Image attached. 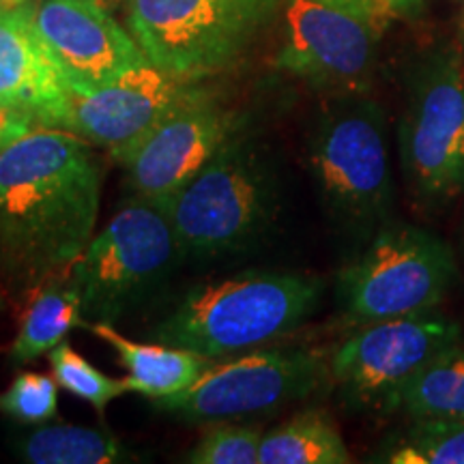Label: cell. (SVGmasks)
Wrapping results in <instances>:
<instances>
[{
	"mask_svg": "<svg viewBox=\"0 0 464 464\" xmlns=\"http://www.w3.org/2000/svg\"><path fill=\"white\" fill-rule=\"evenodd\" d=\"M89 144L37 127L0 150V235L28 284L65 274L95 235L102 168Z\"/></svg>",
	"mask_w": 464,
	"mask_h": 464,
	"instance_id": "obj_1",
	"label": "cell"
},
{
	"mask_svg": "<svg viewBox=\"0 0 464 464\" xmlns=\"http://www.w3.org/2000/svg\"><path fill=\"white\" fill-rule=\"evenodd\" d=\"M321 295L323 280L314 276L246 271L189 290L153 334L213 362L230 359L297 329Z\"/></svg>",
	"mask_w": 464,
	"mask_h": 464,
	"instance_id": "obj_2",
	"label": "cell"
},
{
	"mask_svg": "<svg viewBox=\"0 0 464 464\" xmlns=\"http://www.w3.org/2000/svg\"><path fill=\"white\" fill-rule=\"evenodd\" d=\"M450 243L413 224L385 222L338 274V301L351 323L368 324L437 310L458 284Z\"/></svg>",
	"mask_w": 464,
	"mask_h": 464,
	"instance_id": "obj_3",
	"label": "cell"
},
{
	"mask_svg": "<svg viewBox=\"0 0 464 464\" xmlns=\"http://www.w3.org/2000/svg\"><path fill=\"white\" fill-rule=\"evenodd\" d=\"M307 164L324 207L342 224L374 228L387 222L393 179L379 103L357 92L329 103L312 127Z\"/></svg>",
	"mask_w": 464,
	"mask_h": 464,
	"instance_id": "obj_4",
	"label": "cell"
},
{
	"mask_svg": "<svg viewBox=\"0 0 464 464\" xmlns=\"http://www.w3.org/2000/svg\"><path fill=\"white\" fill-rule=\"evenodd\" d=\"M274 179L249 140L235 133L168 202L179 249L196 258L239 252L274 216Z\"/></svg>",
	"mask_w": 464,
	"mask_h": 464,
	"instance_id": "obj_5",
	"label": "cell"
},
{
	"mask_svg": "<svg viewBox=\"0 0 464 464\" xmlns=\"http://www.w3.org/2000/svg\"><path fill=\"white\" fill-rule=\"evenodd\" d=\"M282 0H130L127 26L161 72L198 82L246 54Z\"/></svg>",
	"mask_w": 464,
	"mask_h": 464,
	"instance_id": "obj_6",
	"label": "cell"
},
{
	"mask_svg": "<svg viewBox=\"0 0 464 464\" xmlns=\"http://www.w3.org/2000/svg\"><path fill=\"white\" fill-rule=\"evenodd\" d=\"M398 144L417 202L445 205L464 189V67L454 48L434 50L415 67Z\"/></svg>",
	"mask_w": 464,
	"mask_h": 464,
	"instance_id": "obj_7",
	"label": "cell"
},
{
	"mask_svg": "<svg viewBox=\"0 0 464 464\" xmlns=\"http://www.w3.org/2000/svg\"><path fill=\"white\" fill-rule=\"evenodd\" d=\"M179 249L164 207L136 198L92 235L65 271L84 321H119L166 274Z\"/></svg>",
	"mask_w": 464,
	"mask_h": 464,
	"instance_id": "obj_8",
	"label": "cell"
},
{
	"mask_svg": "<svg viewBox=\"0 0 464 464\" xmlns=\"http://www.w3.org/2000/svg\"><path fill=\"white\" fill-rule=\"evenodd\" d=\"M327 376L329 363L305 348L249 351L213 363L188 390L155 406L194 423L243 420L312 396Z\"/></svg>",
	"mask_w": 464,
	"mask_h": 464,
	"instance_id": "obj_9",
	"label": "cell"
},
{
	"mask_svg": "<svg viewBox=\"0 0 464 464\" xmlns=\"http://www.w3.org/2000/svg\"><path fill=\"white\" fill-rule=\"evenodd\" d=\"M458 342L460 324L437 310L359 324L334 351L329 376L351 404L393 411L404 387Z\"/></svg>",
	"mask_w": 464,
	"mask_h": 464,
	"instance_id": "obj_10",
	"label": "cell"
},
{
	"mask_svg": "<svg viewBox=\"0 0 464 464\" xmlns=\"http://www.w3.org/2000/svg\"><path fill=\"white\" fill-rule=\"evenodd\" d=\"M376 26V20L323 0H284L276 63L316 89L357 92L374 67Z\"/></svg>",
	"mask_w": 464,
	"mask_h": 464,
	"instance_id": "obj_11",
	"label": "cell"
},
{
	"mask_svg": "<svg viewBox=\"0 0 464 464\" xmlns=\"http://www.w3.org/2000/svg\"><path fill=\"white\" fill-rule=\"evenodd\" d=\"M235 133V116L194 86L119 164L138 198L168 207Z\"/></svg>",
	"mask_w": 464,
	"mask_h": 464,
	"instance_id": "obj_12",
	"label": "cell"
},
{
	"mask_svg": "<svg viewBox=\"0 0 464 464\" xmlns=\"http://www.w3.org/2000/svg\"><path fill=\"white\" fill-rule=\"evenodd\" d=\"M33 22L72 92L114 82L149 63L100 0H42Z\"/></svg>",
	"mask_w": 464,
	"mask_h": 464,
	"instance_id": "obj_13",
	"label": "cell"
},
{
	"mask_svg": "<svg viewBox=\"0 0 464 464\" xmlns=\"http://www.w3.org/2000/svg\"><path fill=\"white\" fill-rule=\"evenodd\" d=\"M194 86L149 61L114 82L72 92L63 130L78 133L121 161Z\"/></svg>",
	"mask_w": 464,
	"mask_h": 464,
	"instance_id": "obj_14",
	"label": "cell"
},
{
	"mask_svg": "<svg viewBox=\"0 0 464 464\" xmlns=\"http://www.w3.org/2000/svg\"><path fill=\"white\" fill-rule=\"evenodd\" d=\"M0 106L61 130L72 106L65 75L39 37L28 5L0 11Z\"/></svg>",
	"mask_w": 464,
	"mask_h": 464,
	"instance_id": "obj_15",
	"label": "cell"
},
{
	"mask_svg": "<svg viewBox=\"0 0 464 464\" xmlns=\"http://www.w3.org/2000/svg\"><path fill=\"white\" fill-rule=\"evenodd\" d=\"M84 329L114 348L119 362L127 370V392L142 393L153 400L172 396V393L188 390L213 365V359H207L191 353L188 348L160 344H140L127 340L116 332L112 323L84 321Z\"/></svg>",
	"mask_w": 464,
	"mask_h": 464,
	"instance_id": "obj_16",
	"label": "cell"
},
{
	"mask_svg": "<svg viewBox=\"0 0 464 464\" xmlns=\"http://www.w3.org/2000/svg\"><path fill=\"white\" fill-rule=\"evenodd\" d=\"M82 301L67 274L42 282L28 304L20 332L11 346L17 363H28L61 344L75 327H82Z\"/></svg>",
	"mask_w": 464,
	"mask_h": 464,
	"instance_id": "obj_17",
	"label": "cell"
},
{
	"mask_svg": "<svg viewBox=\"0 0 464 464\" xmlns=\"http://www.w3.org/2000/svg\"><path fill=\"white\" fill-rule=\"evenodd\" d=\"M344 439L323 411H304L276 430L263 434L260 464H348Z\"/></svg>",
	"mask_w": 464,
	"mask_h": 464,
	"instance_id": "obj_18",
	"label": "cell"
},
{
	"mask_svg": "<svg viewBox=\"0 0 464 464\" xmlns=\"http://www.w3.org/2000/svg\"><path fill=\"white\" fill-rule=\"evenodd\" d=\"M393 411L411 420H464V344L434 359L400 393Z\"/></svg>",
	"mask_w": 464,
	"mask_h": 464,
	"instance_id": "obj_19",
	"label": "cell"
},
{
	"mask_svg": "<svg viewBox=\"0 0 464 464\" xmlns=\"http://www.w3.org/2000/svg\"><path fill=\"white\" fill-rule=\"evenodd\" d=\"M22 460L31 464H112L125 450L112 434L80 426H42L22 439Z\"/></svg>",
	"mask_w": 464,
	"mask_h": 464,
	"instance_id": "obj_20",
	"label": "cell"
},
{
	"mask_svg": "<svg viewBox=\"0 0 464 464\" xmlns=\"http://www.w3.org/2000/svg\"><path fill=\"white\" fill-rule=\"evenodd\" d=\"M390 464H464V420H413L381 458Z\"/></svg>",
	"mask_w": 464,
	"mask_h": 464,
	"instance_id": "obj_21",
	"label": "cell"
},
{
	"mask_svg": "<svg viewBox=\"0 0 464 464\" xmlns=\"http://www.w3.org/2000/svg\"><path fill=\"white\" fill-rule=\"evenodd\" d=\"M48 355L58 387L86 400L97 411H103L108 402L127 392L125 379H110L102 370L86 362L80 353H75L73 346L65 340L52 348Z\"/></svg>",
	"mask_w": 464,
	"mask_h": 464,
	"instance_id": "obj_22",
	"label": "cell"
},
{
	"mask_svg": "<svg viewBox=\"0 0 464 464\" xmlns=\"http://www.w3.org/2000/svg\"><path fill=\"white\" fill-rule=\"evenodd\" d=\"M263 432L252 426L216 423L205 432L194 450L185 456L191 464H254Z\"/></svg>",
	"mask_w": 464,
	"mask_h": 464,
	"instance_id": "obj_23",
	"label": "cell"
},
{
	"mask_svg": "<svg viewBox=\"0 0 464 464\" xmlns=\"http://www.w3.org/2000/svg\"><path fill=\"white\" fill-rule=\"evenodd\" d=\"M58 382L48 374L22 372L0 393V411L20 423H44L56 415Z\"/></svg>",
	"mask_w": 464,
	"mask_h": 464,
	"instance_id": "obj_24",
	"label": "cell"
},
{
	"mask_svg": "<svg viewBox=\"0 0 464 464\" xmlns=\"http://www.w3.org/2000/svg\"><path fill=\"white\" fill-rule=\"evenodd\" d=\"M33 125H37L33 116L20 112V110L0 106V150L31 131Z\"/></svg>",
	"mask_w": 464,
	"mask_h": 464,
	"instance_id": "obj_25",
	"label": "cell"
},
{
	"mask_svg": "<svg viewBox=\"0 0 464 464\" xmlns=\"http://www.w3.org/2000/svg\"><path fill=\"white\" fill-rule=\"evenodd\" d=\"M323 3L335 5V7H342V9H348V11H355V14H362L365 17H370V20H376V22H379L381 14L385 11L379 0H323Z\"/></svg>",
	"mask_w": 464,
	"mask_h": 464,
	"instance_id": "obj_26",
	"label": "cell"
},
{
	"mask_svg": "<svg viewBox=\"0 0 464 464\" xmlns=\"http://www.w3.org/2000/svg\"><path fill=\"white\" fill-rule=\"evenodd\" d=\"M385 11H393V14H409L413 11L420 0H379Z\"/></svg>",
	"mask_w": 464,
	"mask_h": 464,
	"instance_id": "obj_27",
	"label": "cell"
},
{
	"mask_svg": "<svg viewBox=\"0 0 464 464\" xmlns=\"http://www.w3.org/2000/svg\"><path fill=\"white\" fill-rule=\"evenodd\" d=\"M20 5H26V0H0V11L5 9H15Z\"/></svg>",
	"mask_w": 464,
	"mask_h": 464,
	"instance_id": "obj_28",
	"label": "cell"
},
{
	"mask_svg": "<svg viewBox=\"0 0 464 464\" xmlns=\"http://www.w3.org/2000/svg\"><path fill=\"white\" fill-rule=\"evenodd\" d=\"M0 305H3V293H0Z\"/></svg>",
	"mask_w": 464,
	"mask_h": 464,
	"instance_id": "obj_29",
	"label": "cell"
}]
</instances>
